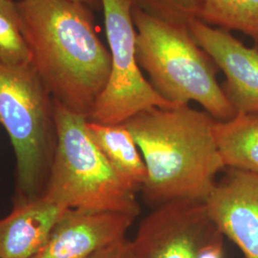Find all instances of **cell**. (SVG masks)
Returning <instances> with one entry per match:
<instances>
[{"label":"cell","instance_id":"1","mask_svg":"<svg viewBox=\"0 0 258 258\" xmlns=\"http://www.w3.org/2000/svg\"><path fill=\"white\" fill-rule=\"evenodd\" d=\"M16 6L31 63L53 99L89 119L111 71L90 7L74 0H19Z\"/></svg>","mask_w":258,"mask_h":258},{"label":"cell","instance_id":"2","mask_svg":"<svg viewBox=\"0 0 258 258\" xmlns=\"http://www.w3.org/2000/svg\"><path fill=\"white\" fill-rule=\"evenodd\" d=\"M215 120L184 104L153 107L123 122L145 161L148 177L141 190L152 209L180 199L205 201L227 169L213 133Z\"/></svg>","mask_w":258,"mask_h":258},{"label":"cell","instance_id":"3","mask_svg":"<svg viewBox=\"0 0 258 258\" xmlns=\"http://www.w3.org/2000/svg\"><path fill=\"white\" fill-rule=\"evenodd\" d=\"M136 58L149 83L175 105L199 103L216 120L237 112L217 82L218 67L191 36L188 26L158 19L133 6Z\"/></svg>","mask_w":258,"mask_h":258},{"label":"cell","instance_id":"4","mask_svg":"<svg viewBox=\"0 0 258 258\" xmlns=\"http://www.w3.org/2000/svg\"><path fill=\"white\" fill-rule=\"evenodd\" d=\"M55 117L57 145L43 195L68 209L118 212L136 218L141 212L137 191L96 146L88 119L55 101Z\"/></svg>","mask_w":258,"mask_h":258},{"label":"cell","instance_id":"5","mask_svg":"<svg viewBox=\"0 0 258 258\" xmlns=\"http://www.w3.org/2000/svg\"><path fill=\"white\" fill-rule=\"evenodd\" d=\"M0 124L17 161V200L41 197L57 145L55 101L32 63L0 62Z\"/></svg>","mask_w":258,"mask_h":258},{"label":"cell","instance_id":"6","mask_svg":"<svg viewBox=\"0 0 258 258\" xmlns=\"http://www.w3.org/2000/svg\"><path fill=\"white\" fill-rule=\"evenodd\" d=\"M102 7L110 49V76L88 120L120 124L153 107L175 106L157 93L141 71L132 0H102Z\"/></svg>","mask_w":258,"mask_h":258},{"label":"cell","instance_id":"7","mask_svg":"<svg viewBox=\"0 0 258 258\" xmlns=\"http://www.w3.org/2000/svg\"><path fill=\"white\" fill-rule=\"evenodd\" d=\"M224 239L204 201L180 199L152 209L133 241L144 258H224Z\"/></svg>","mask_w":258,"mask_h":258},{"label":"cell","instance_id":"8","mask_svg":"<svg viewBox=\"0 0 258 258\" xmlns=\"http://www.w3.org/2000/svg\"><path fill=\"white\" fill-rule=\"evenodd\" d=\"M227 169L204 202L224 236L239 248L245 258H258V175Z\"/></svg>","mask_w":258,"mask_h":258},{"label":"cell","instance_id":"9","mask_svg":"<svg viewBox=\"0 0 258 258\" xmlns=\"http://www.w3.org/2000/svg\"><path fill=\"white\" fill-rule=\"evenodd\" d=\"M196 43L226 76L223 91L237 113L258 114V50L246 47L230 32L199 19L188 24Z\"/></svg>","mask_w":258,"mask_h":258},{"label":"cell","instance_id":"10","mask_svg":"<svg viewBox=\"0 0 258 258\" xmlns=\"http://www.w3.org/2000/svg\"><path fill=\"white\" fill-rule=\"evenodd\" d=\"M135 220L118 212L67 209L56 222L45 246L33 258H88L125 238Z\"/></svg>","mask_w":258,"mask_h":258},{"label":"cell","instance_id":"11","mask_svg":"<svg viewBox=\"0 0 258 258\" xmlns=\"http://www.w3.org/2000/svg\"><path fill=\"white\" fill-rule=\"evenodd\" d=\"M67 209L44 195L17 200L9 215L0 219V258L34 257Z\"/></svg>","mask_w":258,"mask_h":258},{"label":"cell","instance_id":"12","mask_svg":"<svg viewBox=\"0 0 258 258\" xmlns=\"http://www.w3.org/2000/svg\"><path fill=\"white\" fill-rule=\"evenodd\" d=\"M88 131L119 175L136 191L142 189L148 172L138 145L124 123L102 124L88 120Z\"/></svg>","mask_w":258,"mask_h":258},{"label":"cell","instance_id":"13","mask_svg":"<svg viewBox=\"0 0 258 258\" xmlns=\"http://www.w3.org/2000/svg\"><path fill=\"white\" fill-rule=\"evenodd\" d=\"M213 133L226 168L258 175V114L237 113L229 120H215Z\"/></svg>","mask_w":258,"mask_h":258},{"label":"cell","instance_id":"14","mask_svg":"<svg viewBox=\"0 0 258 258\" xmlns=\"http://www.w3.org/2000/svg\"><path fill=\"white\" fill-rule=\"evenodd\" d=\"M199 20L225 31H237L258 46V0H201Z\"/></svg>","mask_w":258,"mask_h":258},{"label":"cell","instance_id":"15","mask_svg":"<svg viewBox=\"0 0 258 258\" xmlns=\"http://www.w3.org/2000/svg\"><path fill=\"white\" fill-rule=\"evenodd\" d=\"M31 52L20 31L16 2L0 0V62L31 63Z\"/></svg>","mask_w":258,"mask_h":258},{"label":"cell","instance_id":"16","mask_svg":"<svg viewBox=\"0 0 258 258\" xmlns=\"http://www.w3.org/2000/svg\"><path fill=\"white\" fill-rule=\"evenodd\" d=\"M133 6L158 19L186 25L199 19L201 0H132Z\"/></svg>","mask_w":258,"mask_h":258},{"label":"cell","instance_id":"17","mask_svg":"<svg viewBox=\"0 0 258 258\" xmlns=\"http://www.w3.org/2000/svg\"><path fill=\"white\" fill-rule=\"evenodd\" d=\"M88 258H144L133 240L125 238L101 249Z\"/></svg>","mask_w":258,"mask_h":258},{"label":"cell","instance_id":"18","mask_svg":"<svg viewBox=\"0 0 258 258\" xmlns=\"http://www.w3.org/2000/svg\"><path fill=\"white\" fill-rule=\"evenodd\" d=\"M77 2H81L83 4L87 5L90 8H97L102 6V0H74Z\"/></svg>","mask_w":258,"mask_h":258},{"label":"cell","instance_id":"19","mask_svg":"<svg viewBox=\"0 0 258 258\" xmlns=\"http://www.w3.org/2000/svg\"><path fill=\"white\" fill-rule=\"evenodd\" d=\"M255 48H256V49L258 50V46H255Z\"/></svg>","mask_w":258,"mask_h":258}]
</instances>
